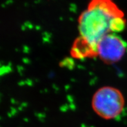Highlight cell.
<instances>
[{"label": "cell", "instance_id": "6da1fadb", "mask_svg": "<svg viewBox=\"0 0 127 127\" xmlns=\"http://www.w3.org/2000/svg\"><path fill=\"white\" fill-rule=\"evenodd\" d=\"M126 27L123 12L112 0H91L78 19V38L96 55L98 42L109 33L123 31Z\"/></svg>", "mask_w": 127, "mask_h": 127}, {"label": "cell", "instance_id": "7a4b0ae2", "mask_svg": "<svg viewBox=\"0 0 127 127\" xmlns=\"http://www.w3.org/2000/svg\"><path fill=\"white\" fill-rule=\"evenodd\" d=\"M91 105L94 111L99 117L105 120H112L123 112L125 99L118 89L105 86L95 92Z\"/></svg>", "mask_w": 127, "mask_h": 127}, {"label": "cell", "instance_id": "3957f363", "mask_svg": "<svg viewBox=\"0 0 127 127\" xmlns=\"http://www.w3.org/2000/svg\"><path fill=\"white\" fill-rule=\"evenodd\" d=\"M127 51V44L114 33H109L102 38L96 47V55L107 64L120 61Z\"/></svg>", "mask_w": 127, "mask_h": 127}]
</instances>
